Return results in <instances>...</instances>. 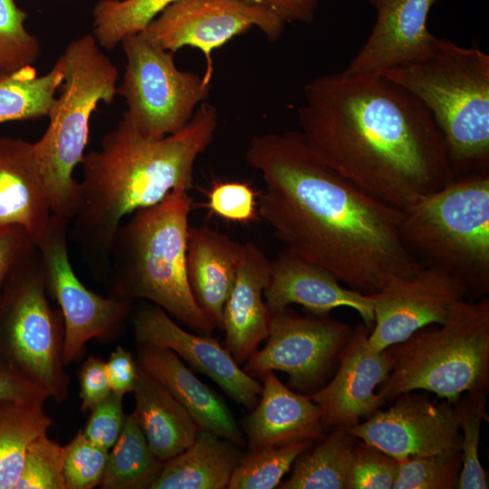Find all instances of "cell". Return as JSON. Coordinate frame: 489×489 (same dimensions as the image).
<instances>
[{
	"mask_svg": "<svg viewBox=\"0 0 489 489\" xmlns=\"http://www.w3.org/2000/svg\"><path fill=\"white\" fill-rule=\"evenodd\" d=\"M207 197L209 210L223 219L247 224L257 217L255 193L244 182L216 183L210 189Z\"/></svg>",
	"mask_w": 489,
	"mask_h": 489,
	"instance_id": "39",
	"label": "cell"
},
{
	"mask_svg": "<svg viewBox=\"0 0 489 489\" xmlns=\"http://www.w3.org/2000/svg\"><path fill=\"white\" fill-rule=\"evenodd\" d=\"M26 19L14 0H0V75L33 65L41 55L40 41L25 28Z\"/></svg>",
	"mask_w": 489,
	"mask_h": 489,
	"instance_id": "34",
	"label": "cell"
},
{
	"mask_svg": "<svg viewBox=\"0 0 489 489\" xmlns=\"http://www.w3.org/2000/svg\"><path fill=\"white\" fill-rule=\"evenodd\" d=\"M48 393L27 379L0 355V402L22 401L43 405Z\"/></svg>",
	"mask_w": 489,
	"mask_h": 489,
	"instance_id": "42",
	"label": "cell"
},
{
	"mask_svg": "<svg viewBox=\"0 0 489 489\" xmlns=\"http://www.w3.org/2000/svg\"><path fill=\"white\" fill-rule=\"evenodd\" d=\"M109 451L91 443L80 430L62 446L65 489H92L103 478Z\"/></svg>",
	"mask_w": 489,
	"mask_h": 489,
	"instance_id": "36",
	"label": "cell"
},
{
	"mask_svg": "<svg viewBox=\"0 0 489 489\" xmlns=\"http://www.w3.org/2000/svg\"><path fill=\"white\" fill-rule=\"evenodd\" d=\"M52 424L43 405L0 402V489H15L29 446Z\"/></svg>",
	"mask_w": 489,
	"mask_h": 489,
	"instance_id": "28",
	"label": "cell"
},
{
	"mask_svg": "<svg viewBox=\"0 0 489 489\" xmlns=\"http://www.w3.org/2000/svg\"><path fill=\"white\" fill-rule=\"evenodd\" d=\"M271 263L255 244H244L222 322L224 346L238 365L245 363L269 333L270 312L263 296L271 274Z\"/></svg>",
	"mask_w": 489,
	"mask_h": 489,
	"instance_id": "21",
	"label": "cell"
},
{
	"mask_svg": "<svg viewBox=\"0 0 489 489\" xmlns=\"http://www.w3.org/2000/svg\"><path fill=\"white\" fill-rule=\"evenodd\" d=\"M244 244L208 226H189L186 267L194 300L222 330L223 312L234 286Z\"/></svg>",
	"mask_w": 489,
	"mask_h": 489,
	"instance_id": "23",
	"label": "cell"
},
{
	"mask_svg": "<svg viewBox=\"0 0 489 489\" xmlns=\"http://www.w3.org/2000/svg\"><path fill=\"white\" fill-rule=\"evenodd\" d=\"M462 468L461 450L399 461L392 489H454Z\"/></svg>",
	"mask_w": 489,
	"mask_h": 489,
	"instance_id": "35",
	"label": "cell"
},
{
	"mask_svg": "<svg viewBox=\"0 0 489 489\" xmlns=\"http://www.w3.org/2000/svg\"><path fill=\"white\" fill-rule=\"evenodd\" d=\"M176 0H100L92 10V35L110 51L128 35L143 32Z\"/></svg>",
	"mask_w": 489,
	"mask_h": 489,
	"instance_id": "31",
	"label": "cell"
},
{
	"mask_svg": "<svg viewBox=\"0 0 489 489\" xmlns=\"http://www.w3.org/2000/svg\"><path fill=\"white\" fill-rule=\"evenodd\" d=\"M358 441L346 428L335 427L302 453L280 489H349L353 449Z\"/></svg>",
	"mask_w": 489,
	"mask_h": 489,
	"instance_id": "27",
	"label": "cell"
},
{
	"mask_svg": "<svg viewBox=\"0 0 489 489\" xmlns=\"http://www.w3.org/2000/svg\"><path fill=\"white\" fill-rule=\"evenodd\" d=\"M132 392L133 412L151 451L159 460L166 462L191 446L199 427L178 401L139 362Z\"/></svg>",
	"mask_w": 489,
	"mask_h": 489,
	"instance_id": "25",
	"label": "cell"
},
{
	"mask_svg": "<svg viewBox=\"0 0 489 489\" xmlns=\"http://www.w3.org/2000/svg\"><path fill=\"white\" fill-rule=\"evenodd\" d=\"M81 410L90 412L111 392L105 369V362L90 356L82 363L79 373Z\"/></svg>",
	"mask_w": 489,
	"mask_h": 489,
	"instance_id": "43",
	"label": "cell"
},
{
	"mask_svg": "<svg viewBox=\"0 0 489 489\" xmlns=\"http://www.w3.org/2000/svg\"><path fill=\"white\" fill-rule=\"evenodd\" d=\"M263 390L244 428L249 450L298 442H319L326 436L321 410L307 394L296 393L268 370Z\"/></svg>",
	"mask_w": 489,
	"mask_h": 489,
	"instance_id": "20",
	"label": "cell"
},
{
	"mask_svg": "<svg viewBox=\"0 0 489 489\" xmlns=\"http://www.w3.org/2000/svg\"><path fill=\"white\" fill-rule=\"evenodd\" d=\"M62 80L55 63L43 75L33 65L1 74L0 123L47 117Z\"/></svg>",
	"mask_w": 489,
	"mask_h": 489,
	"instance_id": "30",
	"label": "cell"
},
{
	"mask_svg": "<svg viewBox=\"0 0 489 489\" xmlns=\"http://www.w3.org/2000/svg\"><path fill=\"white\" fill-rule=\"evenodd\" d=\"M430 111L455 177L489 172V56L438 38L427 56L381 72Z\"/></svg>",
	"mask_w": 489,
	"mask_h": 489,
	"instance_id": "5",
	"label": "cell"
},
{
	"mask_svg": "<svg viewBox=\"0 0 489 489\" xmlns=\"http://www.w3.org/2000/svg\"><path fill=\"white\" fill-rule=\"evenodd\" d=\"M284 24L269 8L244 0H176L143 32L155 44L171 53L185 46L202 51L206 62L203 77L210 84L214 50L252 27L275 42Z\"/></svg>",
	"mask_w": 489,
	"mask_h": 489,
	"instance_id": "13",
	"label": "cell"
},
{
	"mask_svg": "<svg viewBox=\"0 0 489 489\" xmlns=\"http://www.w3.org/2000/svg\"><path fill=\"white\" fill-rule=\"evenodd\" d=\"M55 64L62 77L60 93L47 129L32 146L52 213L70 225L78 190L72 173L84 156L91 117L100 102L113 101L119 73L92 34L70 42Z\"/></svg>",
	"mask_w": 489,
	"mask_h": 489,
	"instance_id": "7",
	"label": "cell"
},
{
	"mask_svg": "<svg viewBox=\"0 0 489 489\" xmlns=\"http://www.w3.org/2000/svg\"><path fill=\"white\" fill-rule=\"evenodd\" d=\"M245 160L264 181L257 211L283 248L368 294L422 268L401 238L402 211L324 163L299 131L254 136Z\"/></svg>",
	"mask_w": 489,
	"mask_h": 489,
	"instance_id": "1",
	"label": "cell"
},
{
	"mask_svg": "<svg viewBox=\"0 0 489 489\" xmlns=\"http://www.w3.org/2000/svg\"><path fill=\"white\" fill-rule=\"evenodd\" d=\"M105 369L112 392L124 396L133 391L138 362L129 350L117 346L105 362Z\"/></svg>",
	"mask_w": 489,
	"mask_h": 489,
	"instance_id": "44",
	"label": "cell"
},
{
	"mask_svg": "<svg viewBox=\"0 0 489 489\" xmlns=\"http://www.w3.org/2000/svg\"><path fill=\"white\" fill-rule=\"evenodd\" d=\"M238 446L199 429L194 442L166 461L151 489H225L239 463Z\"/></svg>",
	"mask_w": 489,
	"mask_h": 489,
	"instance_id": "26",
	"label": "cell"
},
{
	"mask_svg": "<svg viewBox=\"0 0 489 489\" xmlns=\"http://www.w3.org/2000/svg\"><path fill=\"white\" fill-rule=\"evenodd\" d=\"M217 123L216 107L205 101L179 131L150 139L123 116L100 149L84 154L70 225L93 267L107 270L111 243L126 216L173 190L189 191L196 160L212 142Z\"/></svg>",
	"mask_w": 489,
	"mask_h": 489,
	"instance_id": "3",
	"label": "cell"
},
{
	"mask_svg": "<svg viewBox=\"0 0 489 489\" xmlns=\"http://www.w3.org/2000/svg\"><path fill=\"white\" fill-rule=\"evenodd\" d=\"M269 8L286 22L312 23L320 0H244Z\"/></svg>",
	"mask_w": 489,
	"mask_h": 489,
	"instance_id": "45",
	"label": "cell"
},
{
	"mask_svg": "<svg viewBox=\"0 0 489 489\" xmlns=\"http://www.w3.org/2000/svg\"><path fill=\"white\" fill-rule=\"evenodd\" d=\"M440 0H369L376 21L367 41L344 70L381 73L428 55L438 41L427 28L431 8Z\"/></svg>",
	"mask_w": 489,
	"mask_h": 489,
	"instance_id": "18",
	"label": "cell"
},
{
	"mask_svg": "<svg viewBox=\"0 0 489 489\" xmlns=\"http://www.w3.org/2000/svg\"><path fill=\"white\" fill-rule=\"evenodd\" d=\"M123 397L111 391L90 411L82 430L87 439L107 451L114 446L125 424L127 415L123 410Z\"/></svg>",
	"mask_w": 489,
	"mask_h": 489,
	"instance_id": "40",
	"label": "cell"
},
{
	"mask_svg": "<svg viewBox=\"0 0 489 489\" xmlns=\"http://www.w3.org/2000/svg\"><path fill=\"white\" fill-rule=\"evenodd\" d=\"M125 71L117 94L126 101L123 116L145 138L174 134L207 101L210 84L203 76L180 71L174 53L155 44L144 32L121 41Z\"/></svg>",
	"mask_w": 489,
	"mask_h": 489,
	"instance_id": "10",
	"label": "cell"
},
{
	"mask_svg": "<svg viewBox=\"0 0 489 489\" xmlns=\"http://www.w3.org/2000/svg\"><path fill=\"white\" fill-rule=\"evenodd\" d=\"M38 248L12 275L0 299V355L50 398L63 402L70 379L62 361L64 326L47 298Z\"/></svg>",
	"mask_w": 489,
	"mask_h": 489,
	"instance_id": "9",
	"label": "cell"
},
{
	"mask_svg": "<svg viewBox=\"0 0 489 489\" xmlns=\"http://www.w3.org/2000/svg\"><path fill=\"white\" fill-rule=\"evenodd\" d=\"M110 1H121V0H110Z\"/></svg>",
	"mask_w": 489,
	"mask_h": 489,
	"instance_id": "46",
	"label": "cell"
},
{
	"mask_svg": "<svg viewBox=\"0 0 489 489\" xmlns=\"http://www.w3.org/2000/svg\"><path fill=\"white\" fill-rule=\"evenodd\" d=\"M351 332L349 324L327 315L302 316L285 307L270 312L267 343L243 369L251 376L285 372L291 388L311 394L335 372Z\"/></svg>",
	"mask_w": 489,
	"mask_h": 489,
	"instance_id": "11",
	"label": "cell"
},
{
	"mask_svg": "<svg viewBox=\"0 0 489 489\" xmlns=\"http://www.w3.org/2000/svg\"><path fill=\"white\" fill-rule=\"evenodd\" d=\"M371 296L374 323L369 341L377 350L402 342L428 325L446 322L465 299L453 279L428 267L411 277L388 280Z\"/></svg>",
	"mask_w": 489,
	"mask_h": 489,
	"instance_id": "15",
	"label": "cell"
},
{
	"mask_svg": "<svg viewBox=\"0 0 489 489\" xmlns=\"http://www.w3.org/2000/svg\"><path fill=\"white\" fill-rule=\"evenodd\" d=\"M52 216L32 143L0 137V226H20L36 244Z\"/></svg>",
	"mask_w": 489,
	"mask_h": 489,
	"instance_id": "24",
	"label": "cell"
},
{
	"mask_svg": "<svg viewBox=\"0 0 489 489\" xmlns=\"http://www.w3.org/2000/svg\"><path fill=\"white\" fill-rule=\"evenodd\" d=\"M132 327L137 344L173 350L192 368L210 378L236 403L247 409L256 406L263 385L241 369L217 340L207 334L187 331L155 304L138 311Z\"/></svg>",
	"mask_w": 489,
	"mask_h": 489,
	"instance_id": "17",
	"label": "cell"
},
{
	"mask_svg": "<svg viewBox=\"0 0 489 489\" xmlns=\"http://www.w3.org/2000/svg\"><path fill=\"white\" fill-rule=\"evenodd\" d=\"M399 461L358 439L352 455L349 489H392Z\"/></svg>",
	"mask_w": 489,
	"mask_h": 489,
	"instance_id": "38",
	"label": "cell"
},
{
	"mask_svg": "<svg viewBox=\"0 0 489 489\" xmlns=\"http://www.w3.org/2000/svg\"><path fill=\"white\" fill-rule=\"evenodd\" d=\"M69 223L53 215L36 242L47 292L60 306L63 319L62 361L71 363L91 340H108L127 319L131 302L103 297L89 290L72 269L68 253Z\"/></svg>",
	"mask_w": 489,
	"mask_h": 489,
	"instance_id": "12",
	"label": "cell"
},
{
	"mask_svg": "<svg viewBox=\"0 0 489 489\" xmlns=\"http://www.w3.org/2000/svg\"><path fill=\"white\" fill-rule=\"evenodd\" d=\"M387 349L393 366L378 388L386 403L412 390L453 404L465 392L488 390L489 299H465L446 322L424 327Z\"/></svg>",
	"mask_w": 489,
	"mask_h": 489,
	"instance_id": "8",
	"label": "cell"
},
{
	"mask_svg": "<svg viewBox=\"0 0 489 489\" xmlns=\"http://www.w3.org/2000/svg\"><path fill=\"white\" fill-rule=\"evenodd\" d=\"M188 191H171L159 203L132 214L118 228L109 253L112 297L148 300L196 333L214 325L196 303L186 267Z\"/></svg>",
	"mask_w": 489,
	"mask_h": 489,
	"instance_id": "4",
	"label": "cell"
},
{
	"mask_svg": "<svg viewBox=\"0 0 489 489\" xmlns=\"http://www.w3.org/2000/svg\"><path fill=\"white\" fill-rule=\"evenodd\" d=\"M303 97L298 131L307 145L379 201L403 211L455 178L430 111L382 73L321 75Z\"/></svg>",
	"mask_w": 489,
	"mask_h": 489,
	"instance_id": "2",
	"label": "cell"
},
{
	"mask_svg": "<svg viewBox=\"0 0 489 489\" xmlns=\"http://www.w3.org/2000/svg\"><path fill=\"white\" fill-rule=\"evenodd\" d=\"M392 403L347 431L398 461L460 450L462 437L453 403H435L424 390L399 394Z\"/></svg>",
	"mask_w": 489,
	"mask_h": 489,
	"instance_id": "14",
	"label": "cell"
},
{
	"mask_svg": "<svg viewBox=\"0 0 489 489\" xmlns=\"http://www.w3.org/2000/svg\"><path fill=\"white\" fill-rule=\"evenodd\" d=\"M488 390L464 393L453 405L461 434L462 468L457 489H487L488 475L479 459L482 422L486 417Z\"/></svg>",
	"mask_w": 489,
	"mask_h": 489,
	"instance_id": "32",
	"label": "cell"
},
{
	"mask_svg": "<svg viewBox=\"0 0 489 489\" xmlns=\"http://www.w3.org/2000/svg\"><path fill=\"white\" fill-rule=\"evenodd\" d=\"M369 331L363 322L352 330L331 379L308 394L321 410L325 429L353 427L386 404L376 390L388 379L393 359L388 349L371 346Z\"/></svg>",
	"mask_w": 489,
	"mask_h": 489,
	"instance_id": "16",
	"label": "cell"
},
{
	"mask_svg": "<svg viewBox=\"0 0 489 489\" xmlns=\"http://www.w3.org/2000/svg\"><path fill=\"white\" fill-rule=\"evenodd\" d=\"M151 451L134 412L126 416L121 434L109 450L99 485L102 489H151L163 465Z\"/></svg>",
	"mask_w": 489,
	"mask_h": 489,
	"instance_id": "29",
	"label": "cell"
},
{
	"mask_svg": "<svg viewBox=\"0 0 489 489\" xmlns=\"http://www.w3.org/2000/svg\"><path fill=\"white\" fill-rule=\"evenodd\" d=\"M137 361L187 411L199 429L212 432L239 447L246 439L222 398L203 383L171 350L138 344Z\"/></svg>",
	"mask_w": 489,
	"mask_h": 489,
	"instance_id": "22",
	"label": "cell"
},
{
	"mask_svg": "<svg viewBox=\"0 0 489 489\" xmlns=\"http://www.w3.org/2000/svg\"><path fill=\"white\" fill-rule=\"evenodd\" d=\"M342 283L325 268L283 248L271 263V274L264 291L270 312L300 304L314 315L347 307L356 311L369 329L374 323L371 293H363Z\"/></svg>",
	"mask_w": 489,
	"mask_h": 489,
	"instance_id": "19",
	"label": "cell"
},
{
	"mask_svg": "<svg viewBox=\"0 0 489 489\" xmlns=\"http://www.w3.org/2000/svg\"><path fill=\"white\" fill-rule=\"evenodd\" d=\"M313 443L298 442L257 450L242 455L230 478L228 489H272L281 483L297 457Z\"/></svg>",
	"mask_w": 489,
	"mask_h": 489,
	"instance_id": "33",
	"label": "cell"
},
{
	"mask_svg": "<svg viewBox=\"0 0 489 489\" xmlns=\"http://www.w3.org/2000/svg\"><path fill=\"white\" fill-rule=\"evenodd\" d=\"M36 250L34 242L20 226H0V299L12 275Z\"/></svg>",
	"mask_w": 489,
	"mask_h": 489,
	"instance_id": "41",
	"label": "cell"
},
{
	"mask_svg": "<svg viewBox=\"0 0 489 489\" xmlns=\"http://www.w3.org/2000/svg\"><path fill=\"white\" fill-rule=\"evenodd\" d=\"M404 244L472 301L489 293V172L455 177L402 211Z\"/></svg>",
	"mask_w": 489,
	"mask_h": 489,
	"instance_id": "6",
	"label": "cell"
},
{
	"mask_svg": "<svg viewBox=\"0 0 489 489\" xmlns=\"http://www.w3.org/2000/svg\"><path fill=\"white\" fill-rule=\"evenodd\" d=\"M15 489H65L62 446L47 433L29 446Z\"/></svg>",
	"mask_w": 489,
	"mask_h": 489,
	"instance_id": "37",
	"label": "cell"
}]
</instances>
